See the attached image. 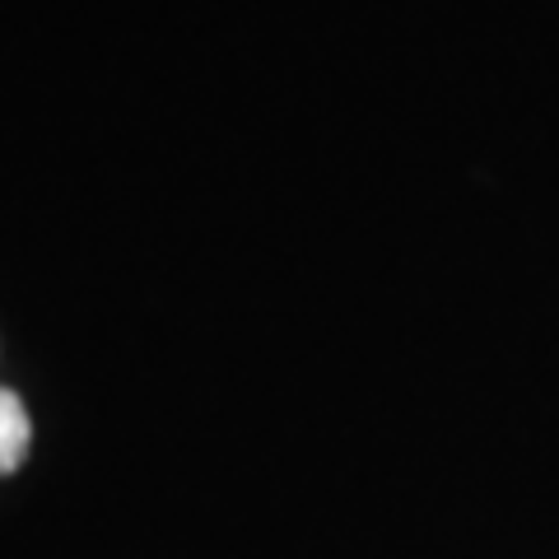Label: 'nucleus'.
Here are the masks:
<instances>
[{"instance_id":"f257e3e1","label":"nucleus","mask_w":559,"mask_h":559,"mask_svg":"<svg viewBox=\"0 0 559 559\" xmlns=\"http://www.w3.org/2000/svg\"><path fill=\"white\" fill-rule=\"evenodd\" d=\"M28 439H33V429H28L24 401L10 388H0V476L20 471V462L28 457Z\"/></svg>"}]
</instances>
